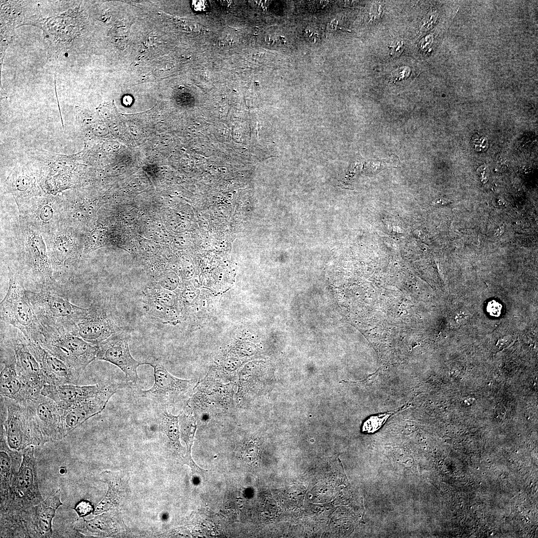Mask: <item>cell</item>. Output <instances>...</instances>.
<instances>
[{
  "mask_svg": "<svg viewBox=\"0 0 538 538\" xmlns=\"http://www.w3.org/2000/svg\"><path fill=\"white\" fill-rule=\"evenodd\" d=\"M411 406V404L404 405L393 410L370 415L363 421L361 425V432L369 434L376 432L392 416Z\"/></svg>",
  "mask_w": 538,
  "mask_h": 538,
  "instance_id": "cell-25",
  "label": "cell"
},
{
  "mask_svg": "<svg viewBox=\"0 0 538 538\" xmlns=\"http://www.w3.org/2000/svg\"><path fill=\"white\" fill-rule=\"evenodd\" d=\"M58 288L36 292L25 291L43 328L64 330L75 334L78 324L86 317L88 308L72 304Z\"/></svg>",
  "mask_w": 538,
  "mask_h": 538,
  "instance_id": "cell-3",
  "label": "cell"
},
{
  "mask_svg": "<svg viewBox=\"0 0 538 538\" xmlns=\"http://www.w3.org/2000/svg\"><path fill=\"white\" fill-rule=\"evenodd\" d=\"M409 72V69L407 67H405L400 68L399 70L395 71V73L393 75L394 80L403 79L408 76Z\"/></svg>",
  "mask_w": 538,
  "mask_h": 538,
  "instance_id": "cell-30",
  "label": "cell"
},
{
  "mask_svg": "<svg viewBox=\"0 0 538 538\" xmlns=\"http://www.w3.org/2000/svg\"><path fill=\"white\" fill-rule=\"evenodd\" d=\"M501 305L496 301L489 302L487 306V310L493 316H498L501 313Z\"/></svg>",
  "mask_w": 538,
  "mask_h": 538,
  "instance_id": "cell-29",
  "label": "cell"
},
{
  "mask_svg": "<svg viewBox=\"0 0 538 538\" xmlns=\"http://www.w3.org/2000/svg\"><path fill=\"white\" fill-rule=\"evenodd\" d=\"M154 370V383L149 389H139L138 396L149 399L160 408H185L198 382L197 379H182L171 374L159 360L145 362Z\"/></svg>",
  "mask_w": 538,
  "mask_h": 538,
  "instance_id": "cell-6",
  "label": "cell"
},
{
  "mask_svg": "<svg viewBox=\"0 0 538 538\" xmlns=\"http://www.w3.org/2000/svg\"><path fill=\"white\" fill-rule=\"evenodd\" d=\"M159 411L160 427L166 438L172 446L180 448L178 415H175L164 408H160Z\"/></svg>",
  "mask_w": 538,
  "mask_h": 538,
  "instance_id": "cell-24",
  "label": "cell"
},
{
  "mask_svg": "<svg viewBox=\"0 0 538 538\" xmlns=\"http://www.w3.org/2000/svg\"><path fill=\"white\" fill-rule=\"evenodd\" d=\"M124 330L105 300L94 301L86 317L78 325L75 334L98 345L113 334Z\"/></svg>",
  "mask_w": 538,
  "mask_h": 538,
  "instance_id": "cell-11",
  "label": "cell"
},
{
  "mask_svg": "<svg viewBox=\"0 0 538 538\" xmlns=\"http://www.w3.org/2000/svg\"><path fill=\"white\" fill-rule=\"evenodd\" d=\"M74 509L79 518H84L93 511V506L89 501L82 500L75 505Z\"/></svg>",
  "mask_w": 538,
  "mask_h": 538,
  "instance_id": "cell-28",
  "label": "cell"
},
{
  "mask_svg": "<svg viewBox=\"0 0 538 538\" xmlns=\"http://www.w3.org/2000/svg\"><path fill=\"white\" fill-rule=\"evenodd\" d=\"M0 503L6 499L14 485L22 462L23 452L10 448L0 432Z\"/></svg>",
  "mask_w": 538,
  "mask_h": 538,
  "instance_id": "cell-20",
  "label": "cell"
},
{
  "mask_svg": "<svg viewBox=\"0 0 538 538\" xmlns=\"http://www.w3.org/2000/svg\"><path fill=\"white\" fill-rule=\"evenodd\" d=\"M404 48L403 42H397L391 46V54L395 56L399 55L403 51Z\"/></svg>",
  "mask_w": 538,
  "mask_h": 538,
  "instance_id": "cell-32",
  "label": "cell"
},
{
  "mask_svg": "<svg viewBox=\"0 0 538 538\" xmlns=\"http://www.w3.org/2000/svg\"><path fill=\"white\" fill-rule=\"evenodd\" d=\"M62 505L60 489H58L35 507L30 523V538H49L52 536L53 519L57 509Z\"/></svg>",
  "mask_w": 538,
  "mask_h": 538,
  "instance_id": "cell-21",
  "label": "cell"
},
{
  "mask_svg": "<svg viewBox=\"0 0 538 538\" xmlns=\"http://www.w3.org/2000/svg\"><path fill=\"white\" fill-rule=\"evenodd\" d=\"M0 355V363L3 366L0 370V396L26 402L39 395L26 386L19 377L13 351L9 348L2 349Z\"/></svg>",
  "mask_w": 538,
  "mask_h": 538,
  "instance_id": "cell-17",
  "label": "cell"
},
{
  "mask_svg": "<svg viewBox=\"0 0 538 538\" xmlns=\"http://www.w3.org/2000/svg\"><path fill=\"white\" fill-rule=\"evenodd\" d=\"M144 294L145 310L150 317L161 323L174 324L179 313L174 292L153 282L146 286Z\"/></svg>",
  "mask_w": 538,
  "mask_h": 538,
  "instance_id": "cell-16",
  "label": "cell"
},
{
  "mask_svg": "<svg viewBox=\"0 0 538 538\" xmlns=\"http://www.w3.org/2000/svg\"><path fill=\"white\" fill-rule=\"evenodd\" d=\"M40 181L28 172L15 171L10 175L7 188L12 194L18 210L33 199L46 193Z\"/></svg>",
  "mask_w": 538,
  "mask_h": 538,
  "instance_id": "cell-22",
  "label": "cell"
},
{
  "mask_svg": "<svg viewBox=\"0 0 538 538\" xmlns=\"http://www.w3.org/2000/svg\"><path fill=\"white\" fill-rule=\"evenodd\" d=\"M130 334L125 330L116 333L98 345L96 360L111 363L125 374L126 382L133 386L137 385L139 378L137 367L145 364L135 360L132 356L129 346Z\"/></svg>",
  "mask_w": 538,
  "mask_h": 538,
  "instance_id": "cell-12",
  "label": "cell"
},
{
  "mask_svg": "<svg viewBox=\"0 0 538 538\" xmlns=\"http://www.w3.org/2000/svg\"><path fill=\"white\" fill-rule=\"evenodd\" d=\"M28 342L32 352L40 364L45 384L76 385L78 383L81 375L48 352L38 343L29 340H28Z\"/></svg>",
  "mask_w": 538,
  "mask_h": 538,
  "instance_id": "cell-18",
  "label": "cell"
},
{
  "mask_svg": "<svg viewBox=\"0 0 538 538\" xmlns=\"http://www.w3.org/2000/svg\"><path fill=\"white\" fill-rule=\"evenodd\" d=\"M178 420L179 425H180V434L181 439L186 445L185 459H186L187 462L190 464L192 469L197 471L199 468L195 465L191 457V448L193 444L195 433L197 428L196 418L190 408V411L187 412L185 407L178 415Z\"/></svg>",
  "mask_w": 538,
  "mask_h": 538,
  "instance_id": "cell-23",
  "label": "cell"
},
{
  "mask_svg": "<svg viewBox=\"0 0 538 538\" xmlns=\"http://www.w3.org/2000/svg\"><path fill=\"white\" fill-rule=\"evenodd\" d=\"M0 432L12 449L22 451L43 444L37 424L25 402L0 396Z\"/></svg>",
  "mask_w": 538,
  "mask_h": 538,
  "instance_id": "cell-5",
  "label": "cell"
},
{
  "mask_svg": "<svg viewBox=\"0 0 538 538\" xmlns=\"http://www.w3.org/2000/svg\"><path fill=\"white\" fill-rule=\"evenodd\" d=\"M18 212L19 218L44 236L64 224L61 195L46 193L30 201Z\"/></svg>",
  "mask_w": 538,
  "mask_h": 538,
  "instance_id": "cell-10",
  "label": "cell"
},
{
  "mask_svg": "<svg viewBox=\"0 0 538 538\" xmlns=\"http://www.w3.org/2000/svg\"><path fill=\"white\" fill-rule=\"evenodd\" d=\"M23 452L16 479L0 503V538H30L35 507L43 501L39 490L34 446Z\"/></svg>",
  "mask_w": 538,
  "mask_h": 538,
  "instance_id": "cell-1",
  "label": "cell"
},
{
  "mask_svg": "<svg viewBox=\"0 0 538 538\" xmlns=\"http://www.w3.org/2000/svg\"><path fill=\"white\" fill-rule=\"evenodd\" d=\"M84 234L62 225L44 236L54 275L57 281L73 273L83 255Z\"/></svg>",
  "mask_w": 538,
  "mask_h": 538,
  "instance_id": "cell-7",
  "label": "cell"
},
{
  "mask_svg": "<svg viewBox=\"0 0 538 538\" xmlns=\"http://www.w3.org/2000/svg\"><path fill=\"white\" fill-rule=\"evenodd\" d=\"M48 352L82 375L86 367L96 360L98 347L77 335L64 330L43 328L39 343Z\"/></svg>",
  "mask_w": 538,
  "mask_h": 538,
  "instance_id": "cell-8",
  "label": "cell"
},
{
  "mask_svg": "<svg viewBox=\"0 0 538 538\" xmlns=\"http://www.w3.org/2000/svg\"><path fill=\"white\" fill-rule=\"evenodd\" d=\"M7 343L13 350L19 377L36 394H40L45 381L40 364L28 340L22 334L12 337Z\"/></svg>",
  "mask_w": 538,
  "mask_h": 538,
  "instance_id": "cell-15",
  "label": "cell"
},
{
  "mask_svg": "<svg viewBox=\"0 0 538 538\" xmlns=\"http://www.w3.org/2000/svg\"><path fill=\"white\" fill-rule=\"evenodd\" d=\"M399 163V157L396 155L392 154L388 159L370 160L366 163V167H369L370 172L376 174L386 168L396 167Z\"/></svg>",
  "mask_w": 538,
  "mask_h": 538,
  "instance_id": "cell-26",
  "label": "cell"
},
{
  "mask_svg": "<svg viewBox=\"0 0 538 538\" xmlns=\"http://www.w3.org/2000/svg\"><path fill=\"white\" fill-rule=\"evenodd\" d=\"M235 384L223 383L204 378L198 381L187 405L196 418L231 411L234 406Z\"/></svg>",
  "mask_w": 538,
  "mask_h": 538,
  "instance_id": "cell-9",
  "label": "cell"
},
{
  "mask_svg": "<svg viewBox=\"0 0 538 538\" xmlns=\"http://www.w3.org/2000/svg\"><path fill=\"white\" fill-rule=\"evenodd\" d=\"M158 278L157 283L165 289L173 291L178 287V278L173 272H164Z\"/></svg>",
  "mask_w": 538,
  "mask_h": 538,
  "instance_id": "cell-27",
  "label": "cell"
},
{
  "mask_svg": "<svg viewBox=\"0 0 538 538\" xmlns=\"http://www.w3.org/2000/svg\"><path fill=\"white\" fill-rule=\"evenodd\" d=\"M8 269V287L0 303L1 321L18 329L28 340L39 343L43 328L26 297L25 278L16 267Z\"/></svg>",
  "mask_w": 538,
  "mask_h": 538,
  "instance_id": "cell-4",
  "label": "cell"
},
{
  "mask_svg": "<svg viewBox=\"0 0 538 538\" xmlns=\"http://www.w3.org/2000/svg\"><path fill=\"white\" fill-rule=\"evenodd\" d=\"M40 432L43 443L60 440L62 409L52 399L38 395L25 402Z\"/></svg>",
  "mask_w": 538,
  "mask_h": 538,
  "instance_id": "cell-14",
  "label": "cell"
},
{
  "mask_svg": "<svg viewBox=\"0 0 538 538\" xmlns=\"http://www.w3.org/2000/svg\"><path fill=\"white\" fill-rule=\"evenodd\" d=\"M13 230L15 266L25 279L40 290L57 288L44 236L19 217Z\"/></svg>",
  "mask_w": 538,
  "mask_h": 538,
  "instance_id": "cell-2",
  "label": "cell"
},
{
  "mask_svg": "<svg viewBox=\"0 0 538 538\" xmlns=\"http://www.w3.org/2000/svg\"><path fill=\"white\" fill-rule=\"evenodd\" d=\"M192 6L196 11H203L207 7V2L205 0H193Z\"/></svg>",
  "mask_w": 538,
  "mask_h": 538,
  "instance_id": "cell-31",
  "label": "cell"
},
{
  "mask_svg": "<svg viewBox=\"0 0 538 538\" xmlns=\"http://www.w3.org/2000/svg\"><path fill=\"white\" fill-rule=\"evenodd\" d=\"M128 383L110 382L107 388L98 394L62 409L61 428L63 437L90 417L101 412L108 401L118 390Z\"/></svg>",
  "mask_w": 538,
  "mask_h": 538,
  "instance_id": "cell-13",
  "label": "cell"
},
{
  "mask_svg": "<svg viewBox=\"0 0 538 538\" xmlns=\"http://www.w3.org/2000/svg\"><path fill=\"white\" fill-rule=\"evenodd\" d=\"M110 382L93 385L78 386L75 384L51 385L45 384L40 394L54 401L61 408L94 396L106 389Z\"/></svg>",
  "mask_w": 538,
  "mask_h": 538,
  "instance_id": "cell-19",
  "label": "cell"
}]
</instances>
